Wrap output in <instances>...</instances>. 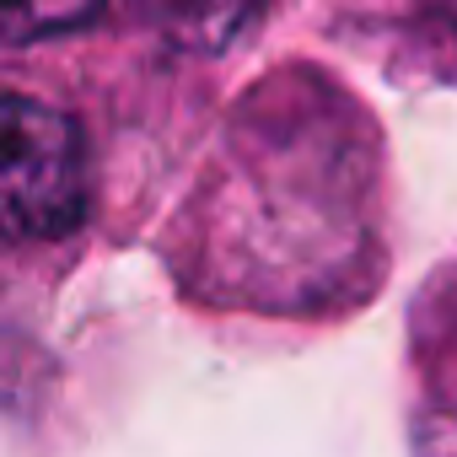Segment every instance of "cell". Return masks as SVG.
Listing matches in <instances>:
<instances>
[{
  "label": "cell",
  "instance_id": "obj_1",
  "mask_svg": "<svg viewBox=\"0 0 457 457\" xmlns=\"http://www.w3.org/2000/svg\"><path fill=\"white\" fill-rule=\"evenodd\" d=\"M12 237H71L87 220L92 183L81 129L38 103L12 92L6 97V183H0Z\"/></svg>",
  "mask_w": 457,
  "mask_h": 457
},
{
  "label": "cell",
  "instance_id": "obj_2",
  "mask_svg": "<svg viewBox=\"0 0 457 457\" xmlns=\"http://www.w3.org/2000/svg\"><path fill=\"white\" fill-rule=\"evenodd\" d=\"M129 6L172 49L215 54V49H226V44L248 28V17H253L259 0H129Z\"/></svg>",
  "mask_w": 457,
  "mask_h": 457
},
{
  "label": "cell",
  "instance_id": "obj_3",
  "mask_svg": "<svg viewBox=\"0 0 457 457\" xmlns=\"http://www.w3.org/2000/svg\"><path fill=\"white\" fill-rule=\"evenodd\" d=\"M103 12V0H6V44L28 49L38 38H60L87 28Z\"/></svg>",
  "mask_w": 457,
  "mask_h": 457
},
{
  "label": "cell",
  "instance_id": "obj_4",
  "mask_svg": "<svg viewBox=\"0 0 457 457\" xmlns=\"http://www.w3.org/2000/svg\"><path fill=\"white\" fill-rule=\"evenodd\" d=\"M430 6H436L441 17H452V22H457V0H430Z\"/></svg>",
  "mask_w": 457,
  "mask_h": 457
}]
</instances>
